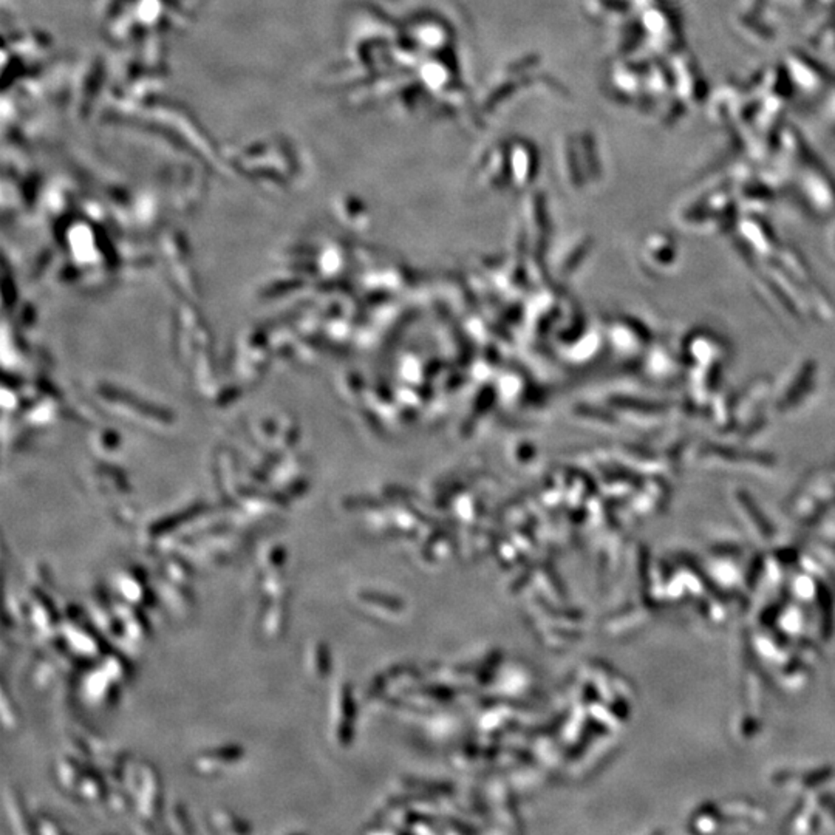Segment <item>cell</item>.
Returning a JSON list of instances; mask_svg holds the SVG:
<instances>
[{
    "instance_id": "obj_1",
    "label": "cell",
    "mask_w": 835,
    "mask_h": 835,
    "mask_svg": "<svg viewBox=\"0 0 835 835\" xmlns=\"http://www.w3.org/2000/svg\"><path fill=\"white\" fill-rule=\"evenodd\" d=\"M239 756H240L239 747L223 749V750H219V752H211V754H204V755L199 756L195 761V767L199 772L211 775V772H215V771L219 772L224 764L234 763V759H237Z\"/></svg>"
}]
</instances>
